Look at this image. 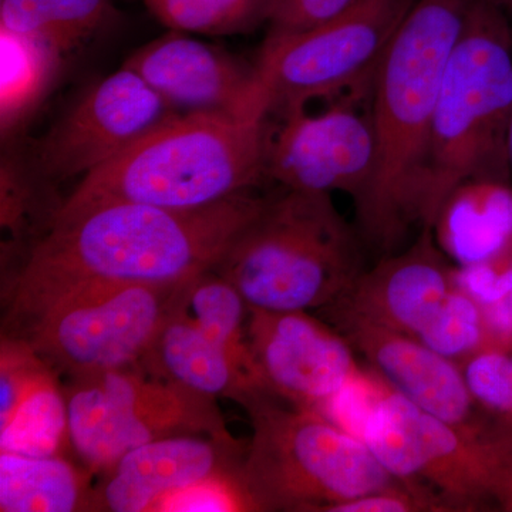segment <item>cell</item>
<instances>
[{
  "label": "cell",
  "instance_id": "cell-1",
  "mask_svg": "<svg viewBox=\"0 0 512 512\" xmlns=\"http://www.w3.org/2000/svg\"><path fill=\"white\" fill-rule=\"evenodd\" d=\"M264 201L244 192L192 211L110 202L55 218L3 276V338H19L76 292L171 284L214 269Z\"/></svg>",
  "mask_w": 512,
  "mask_h": 512
},
{
  "label": "cell",
  "instance_id": "cell-2",
  "mask_svg": "<svg viewBox=\"0 0 512 512\" xmlns=\"http://www.w3.org/2000/svg\"><path fill=\"white\" fill-rule=\"evenodd\" d=\"M474 0H417L380 60L372 89L376 170L357 231L383 256L419 225V185L451 53Z\"/></svg>",
  "mask_w": 512,
  "mask_h": 512
},
{
  "label": "cell",
  "instance_id": "cell-3",
  "mask_svg": "<svg viewBox=\"0 0 512 512\" xmlns=\"http://www.w3.org/2000/svg\"><path fill=\"white\" fill-rule=\"evenodd\" d=\"M268 117L175 116L84 175L55 218L110 202L202 210L244 194L266 178Z\"/></svg>",
  "mask_w": 512,
  "mask_h": 512
},
{
  "label": "cell",
  "instance_id": "cell-4",
  "mask_svg": "<svg viewBox=\"0 0 512 512\" xmlns=\"http://www.w3.org/2000/svg\"><path fill=\"white\" fill-rule=\"evenodd\" d=\"M362 241L332 194L284 188L265 197L214 269L251 309L320 311L366 271Z\"/></svg>",
  "mask_w": 512,
  "mask_h": 512
},
{
  "label": "cell",
  "instance_id": "cell-5",
  "mask_svg": "<svg viewBox=\"0 0 512 512\" xmlns=\"http://www.w3.org/2000/svg\"><path fill=\"white\" fill-rule=\"evenodd\" d=\"M238 404L252 424L241 478L255 511L332 512L399 480L365 441L325 414L266 390Z\"/></svg>",
  "mask_w": 512,
  "mask_h": 512
},
{
  "label": "cell",
  "instance_id": "cell-6",
  "mask_svg": "<svg viewBox=\"0 0 512 512\" xmlns=\"http://www.w3.org/2000/svg\"><path fill=\"white\" fill-rule=\"evenodd\" d=\"M512 114V57L491 0H474L447 64L421 171L417 218L433 228L448 194L488 178Z\"/></svg>",
  "mask_w": 512,
  "mask_h": 512
},
{
  "label": "cell",
  "instance_id": "cell-7",
  "mask_svg": "<svg viewBox=\"0 0 512 512\" xmlns=\"http://www.w3.org/2000/svg\"><path fill=\"white\" fill-rule=\"evenodd\" d=\"M357 437L393 477L429 485L456 512L512 511V436L457 429L377 376Z\"/></svg>",
  "mask_w": 512,
  "mask_h": 512
},
{
  "label": "cell",
  "instance_id": "cell-8",
  "mask_svg": "<svg viewBox=\"0 0 512 512\" xmlns=\"http://www.w3.org/2000/svg\"><path fill=\"white\" fill-rule=\"evenodd\" d=\"M63 389L73 458L94 476L151 441L232 436L217 399L137 366L69 379Z\"/></svg>",
  "mask_w": 512,
  "mask_h": 512
},
{
  "label": "cell",
  "instance_id": "cell-9",
  "mask_svg": "<svg viewBox=\"0 0 512 512\" xmlns=\"http://www.w3.org/2000/svg\"><path fill=\"white\" fill-rule=\"evenodd\" d=\"M190 279L73 293L13 339L25 340L56 376L67 380L136 366L177 311Z\"/></svg>",
  "mask_w": 512,
  "mask_h": 512
},
{
  "label": "cell",
  "instance_id": "cell-10",
  "mask_svg": "<svg viewBox=\"0 0 512 512\" xmlns=\"http://www.w3.org/2000/svg\"><path fill=\"white\" fill-rule=\"evenodd\" d=\"M417 0H357L323 25L265 40L256 70L269 114L288 116L309 101L370 90L380 60Z\"/></svg>",
  "mask_w": 512,
  "mask_h": 512
},
{
  "label": "cell",
  "instance_id": "cell-11",
  "mask_svg": "<svg viewBox=\"0 0 512 512\" xmlns=\"http://www.w3.org/2000/svg\"><path fill=\"white\" fill-rule=\"evenodd\" d=\"M248 343L256 375L269 393L325 416L365 373L349 340L306 311L249 308Z\"/></svg>",
  "mask_w": 512,
  "mask_h": 512
},
{
  "label": "cell",
  "instance_id": "cell-12",
  "mask_svg": "<svg viewBox=\"0 0 512 512\" xmlns=\"http://www.w3.org/2000/svg\"><path fill=\"white\" fill-rule=\"evenodd\" d=\"M281 120L269 131L266 178L289 190L345 192L359 207L376 170L370 111L360 113L346 101L319 114L303 109Z\"/></svg>",
  "mask_w": 512,
  "mask_h": 512
},
{
  "label": "cell",
  "instance_id": "cell-13",
  "mask_svg": "<svg viewBox=\"0 0 512 512\" xmlns=\"http://www.w3.org/2000/svg\"><path fill=\"white\" fill-rule=\"evenodd\" d=\"M180 114L134 70L123 66L92 87L39 151V173L52 181L92 173Z\"/></svg>",
  "mask_w": 512,
  "mask_h": 512
},
{
  "label": "cell",
  "instance_id": "cell-14",
  "mask_svg": "<svg viewBox=\"0 0 512 512\" xmlns=\"http://www.w3.org/2000/svg\"><path fill=\"white\" fill-rule=\"evenodd\" d=\"M339 330L367 367L419 409L444 423L488 439L512 430L477 402L463 369L412 336L357 320H336Z\"/></svg>",
  "mask_w": 512,
  "mask_h": 512
},
{
  "label": "cell",
  "instance_id": "cell-15",
  "mask_svg": "<svg viewBox=\"0 0 512 512\" xmlns=\"http://www.w3.org/2000/svg\"><path fill=\"white\" fill-rule=\"evenodd\" d=\"M123 66L134 70L177 114H268L256 66L218 47L170 30L138 49Z\"/></svg>",
  "mask_w": 512,
  "mask_h": 512
},
{
  "label": "cell",
  "instance_id": "cell-16",
  "mask_svg": "<svg viewBox=\"0 0 512 512\" xmlns=\"http://www.w3.org/2000/svg\"><path fill=\"white\" fill-rule=\"evenodd\" d=\"M421 229L412 247L382 256L342 298L320 309L329 322L357 320L419 340L446 308L458 286L457 269Z\"/></svg>",
  "mask_w": 512,
  "mask_h": 512
},
{
  "label": "cell",
  "instance_id": "cell-17",
  "mask_svg": "<svg viewBox=\"0 0 512 512\" xmlns=\"http://www.w3.org/2000/svg\"><path fill=\"white\" fill-rule=\"evenodd\" d=\"M248 443L231 437L178 436L151 441L99 474L89 511L153 512L165 495L218 476L241 473Z\"/></svg>",
  "mask_w": 512,
  "mask_h": 512
},
{
  "label": "cell",
  "instance_id": "cell-18",
  "mask_svg": "<svg viewBox=\"0 0 512 512\" xmlns=\"http://www.w3.org/2000/svg\"><path fill=\"white\" fill-rule=\"evenodd\" d=\"M181 303L138 360V369L205 396L237 403L256 390H265L204 335L181 311Z\"/></svg>",
  "mask_w": 512,
  "mask_h": 512
},
{
  "label": "cell",
  "instance_id": "cell-19",
  "mask_svg": "<svg viewBox=\"0 0 512 512\" xmlns=\"http://www.w3.org/2000/svg\"><path fill=\"white\" fill-rule=\"evenodd\" d=\"M431 231L457 268L501 258L512 249V191L487 178L466 181L448 194Z\"/></svg>",
  "mask_w": 512,
  "mask_h": 512
},
{
  "label": "cell",
  "instance_id": "cell-20",
  "mask_svg": "<svg viewBox=\"0 0 512 512\" xmlns=\"http://www.w3.org/2000/svg\"><path fill=\"white\" fill-rule=\"evenodd\" d=\"M87 468L69 457H33L0 451V511H89Z\"/></svg>",
  "mask_w": 512,
  "mask_h": 512
},
{
  "label": "cell",
  "instance_id": "cell-21",
  "mask_svg": "<svg viewBox=\"0 0 512 512\" xmlns=\"http://www.w3.org/2000/svg\"><path fill=\"white\" fill-rule=\"evenodd\" d=\"M66 56L43 37L0 28V128L16 133L52 89Z\"/></svg>",
  "mask_w": 512,
  "mask_h": 512
},
{
  "label": "cell",
  "instance_id": "cell-22",
  "mask_svg": "<svg viewBox=\"0 0 512 512\" xmlns=\"http://www.w3.org/2000/svg\"><path fill=\"white\" fill-rule=\"evenodd\" d=\"M0 451L73 457L66 394L49 367L33 380L12 416L0 423Z\"/></svg>",
  "mask_w": 512,
  "mask_h": 512
},
{
  "label": "cell",
  "instance_id": "cell-23",
  "mask_svg": "<svg viewBox=\"0 0 512 512\" xmlns=\"http://www.w3.org/2000/svg\"><path fill=\"white\" fill-rule=\"evenodd\" d=\"M181 311L220 346L245 375L262 386L249 350V306L228 279L215 269L195 275L185 288Z\"/></svg>",
  "mask_w": 512,
  "mask_h": 512
},
{
  "label": "cell",
  "instance_id": "cell-24",
  "mask_svg": "<svg viewBox=\"0 0 512 512\" xmlns=\"http://www.w3.org/2000/svg\"><path fill=\"white\" fill-rule=\"evenodd\" d=\"M113 15L111 0H0V28L43 37L67 55Z\"/></svg>",
  "mask_w": 512,
  "mask_h": 512
},
{
  "label": "cell",
  "instance_id": "cell-25",
  "mask_svg": "<svg viewBox=\"0 0 512 512\" xmlns=\"http://www.w3.org/2000/svg\"><path fill=\"white\" fill-rule=\"evenodd\" d=\"M274 0H143L151 15L177 32L229 36L268 23Z\"/></svg>",
  "mask_w": 512,
  "mask_h": 512
},
{
  "label": "cell",
  "instance_id": "cell-26",
  "mask_svg": "<svg viewBox=\"0 0 512 512\" xmlns=\"http://www.w3.org/2000/svg\"><path fill=\"white\" fill-rule=\"evenodd\" d=\"M419 340L458 365L485 349L498 348L487 311L460 284L439 318Z\"/></svg>",
  "mask_w": 512,
  "mask_h": 512
},
{
  "label": "cell",
  "instance_id": "cell-27",
  "mask_svg": "<svg viewBox=\"0 0 512 512\" xmlns=\"http://www.w3.org/2000/svg\"><path fill=\"white\" fill-rule=\"evenodd\" d=\"M460 366L480 406L512 429V348L485 349Z\"/></svg>",
  "mask_w": 512,
  "mask_h": 512
},
{
  "label": "cell",
  "instance_id": "cell-28",
  "mask_svg": "<svg viewBox=\"0 0 512 512\" xmlns=\"http://www.w3.org/2000/svg\"><path fill=\"white\" fill-rule=\"evenodd\" d=\"M255 511L241 473L218 474L165 495L153 512Z\"/></svg>",
  "mask_w": 512,
  "mask_h": 512
},
{
  "label": "cell",
  "instance_id": "cell-29",
  "mask_svg": "<svg viewBox=\"0 0 512 512\" xmlns=\"http://www.w3.org/2000/svg\"><path fill=\"white\" fill-rule=\"evenodd\" d=\"M332 512H456L446 498L426 484L397 480L396 483L355 498Z\"/></svg>",
  "mask_w": 512,
  "mask_h": 512
},
{
  "label": "cell",
  "instance_id": "cell-30",
  "mask_svg": "<svg viewBox=\"0 0 512 512\" xmlns=\"http://www.w3.org/2000/svg\"><path fill=\"white\" fill-rule=\"evenodd\" d=\"M357 0H274L266 40L285 39L323 25Z\"/></svg>",
  "mask_w": 512,
  "mask_h": 512
},
{
  "label": "cell",
  "instance_id": "cell-31",
  "mask_svg": "<svg viewBox=\"0 0 512 512\" xmlns=\"http://www.w3.org/2000/svg\"><path fill=\"white\" fill-rule=\"evenodd\" d=\"M508 161H510L512 167V114L510 128H508Z\"/></svg>",
  "mask_w": 512,
  "mask_h": 512
},
{
  "label": "cell",
  "instance_id": "cell-32",
  "mask_svg": "<svg viewBox=\"0 0 512 512\" xmlns=\"http://www.w3.org/2000/svg\"><path fill=\"white\" fill-rule=\"evenodd\" d=\"M508 302H510V306L512 309V289H511V293H510V298H508Z\"/></svg>",
  "mask_w": 512,
  "mask_h": 512
}]
</instances>
